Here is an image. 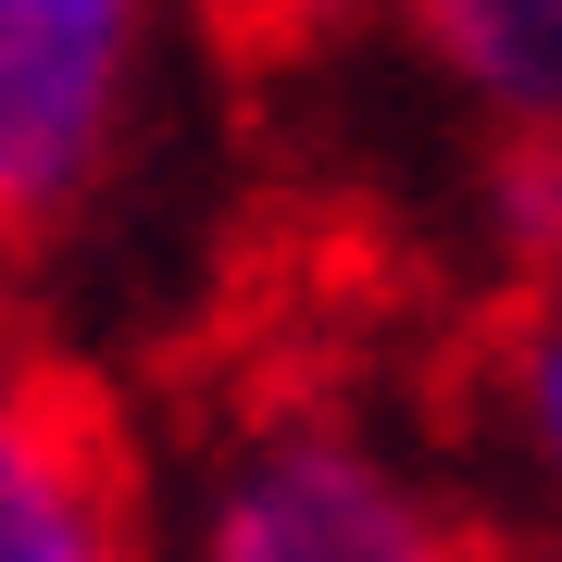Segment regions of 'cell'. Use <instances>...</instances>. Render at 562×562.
Masks as SVG:
<instances>
[{"mask_svg": "<svg viewBox=\"0 0 562 562\" xmlns=\"http://www.w3.org/2000/svg\"><path fill=\"white\" fill-rule=\"evenodd\" d=\"M188 562H475L450 501L350 413H262L213 462Z\"/></svg>", "mask_w": 562, "mask_h": 562, "instance_id": "cell-1", "label": "cell"}, {"mask_svg": "<svg viewBox=\"0 0 562 562\" xmlns=\"http://www.w3.org/2000/svg\"><path fill=\"white\" fill-rule=\"evenodd\" d=\"M162 0H0V250L63 238L138 138Z\"/></svg>", "mask_w": 562, "mask_h": 562, "instance_id": "cell-2", "label": "cell"}, {"mask_svg": "<svg viewBox=\"0 0 562 562\" xmlns=\"http://www.w3.org/2000/svg\"><path fill=\"white\" fill-rule=\"evenodd\" d=\"M0 562H150L113 413L38 362H0Z\"/></svg>", "mask_w": 562, "mask_h": 562, "instance_id": "cell-3", "label": "cell"}, {"mask_svg": "<svg viewBox=\"0 0 562 562\" xmlns=\"http://www.w3.org/2000/svg\"><path fill=\"white\" fill-rule=\"evenodd\" d=\"M401 25L501 138H562V0H401Z\"/></svg>", "mask_w": 562, "mask_h": 562, "instance_id": "cell-4", "label": "cell"}, {"mask_svg": "<svg viewBox=\"0 0 562 562\" xmlns=\"http://www.w3.org/2000/svg\"><path fill=\"white\" fill-rule=\"evenodd\" d=\"M513 425H525V450H538V475L562 487V313L525 338V362H513Z\"/></svg>", "mask_w": 562, "mask_h": 562, "instance_id": "cell-5", "label": "cell"}, {"mask_svg": "<svg viewBox=\"0 0 562 562\" xmlns=\"http://www.w3.org/2000/svg\"><path fill=\"white\" fill-rule=\"evenodd\" d=\"M262 13H288V25H325V13H350V0H262Z\"/></svg>", "mask_w": 562, "mask_h": 562, "instance_id": "cell-6", "label": "cell"}, {"mask_svg": "<svg viewBox=\"0 0 562 562\" xmlns=\"http://www.w3.org/2000/svg\"><path fill=\"white\" fill-rule=\"evenodd\" d=\"M550 313H562V301H550Z\"/></svg>", "mask_w": 562, "mask_h": 562, "instance_id": "cell-7", "label": "cell"}]
</instances>
